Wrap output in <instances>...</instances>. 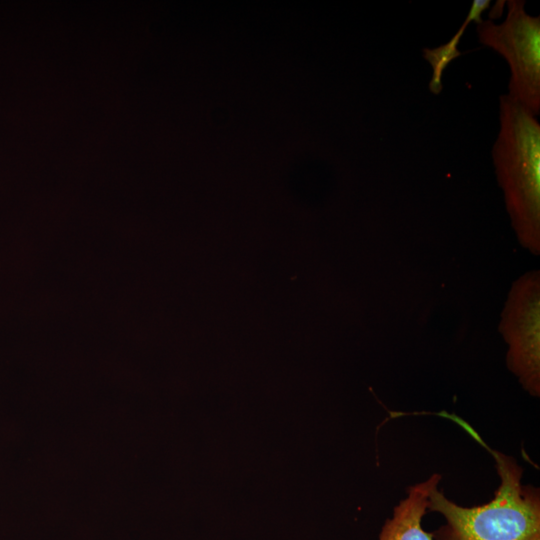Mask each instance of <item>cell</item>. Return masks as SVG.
<instances>
[{
    "label": "cell",
    "instance_id": "3",
    "mask_svg": "<svg viewBox=\"0 0 540 540\" xmlns=\"http://www.w3.org/2000/svg\"><path fill=\"white\" fill-rule=\"evenodd\" d=\"M507 8L501 24L492 20L477 24L478 39L508 62L507 95L536 117L540 113V17L529 15L523 0H509Z\"/></svg>",
    "mask_w": 540,
    "mask_h": 540
},
{
    "label": "cell",
    "instance_id": "5",
    "mask_svg": "<svg viewBox=\"0 0 540 540\" xmlns=\"http://www.w3.org/2000/svg\"><path fill=\"white\" fill-rule=\"evenodd\" d=\"M441 475L434 473L425 481L408 487L407 495L394 508L392 517L382 527L379 540H434L422 527L431 492L438 487Z\"/></svg>",
    "mask_w": 540,
    "mask_h": 540
},
{
    "label": "cell",
    "instance_id": "1",
    "mask_svg": "<svg viewBox=\"0 0 540 540\" xmlns=\"http://www.w3.org/2000/svg\"><path fill=\"white\" fill-rule=\"evenodd\" d=\"M467 430L491 453L500 485L491 501L463 507L435 488L427 510L441 514L445 524L432 532L434 540H540V493L521 482L516 460L488 447L471 428Z\"/></svg>",
    "mask_w": 540,
    "mask_h": 540
},
{
    "label": "cell",
    "instance_id": "6",
    "mask_svg": "<svg viewBox=\"0 0 540 540\" xmlns=\"http://www.w3.org/2000/svg\"><path fill=\"white\" fill-rule=\"evenodd\" d=\"M468 24L463 22L454 36L445 44L430 49H423V57L432 67V77L429 82V89L433 94L442 91V75L447 66L457 57L462 55L458 49V44L467 28Z\"/></svg>",
    "mask_w": 540,
    "mask_h": 540
},
{
    "label": "cell",
    "instance_id": "4",
    "mask_svg": "<svg viewBox=\"0 0 540 540\" xmlns=\"http://www.w3.org/2000/svg\"><path fill=\"white\" fill-rule=\"evenodd\" d=\"M508 366L532 396L540 394L539 282L535 275L514 286L503 319Z\"/></svg>",
    "mask_w": 540,
    "mask_h": 540
},
{
    "label": "cell",
    "instance_id": "2",
    "mask_svg": "<svg viewBox=\"0 0 540 540\" xmlns=\"http://www.w3.org/2000/svg\"><path fill=\"white\" fill-rule=\"evenodd\" d=\"M500 130L492 149L512 225L523 244L539 251L540 124L523 106L501 95Z\"/></svg>",
    "mask_w": 540,
    "mask_h": 540
},
{
    "label": "cell",
    "instance_id": "7",
    "mask_svg": "<svg viewBox=\"0 0 540 540\" xmlns=\"http://www.w3.org/2000/svg\"><path fill=\"white\" fill-rule=\"evenodd\" d=\"M490 6L489 0H474L471 4L470 10L464 22L469 24L470 22H475L476 24L481 23V14L487 10Z\"/></svg>",
    "mask_w": 540,
    "mask_h": 540
}]
</instances>
